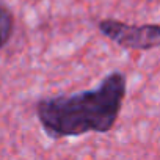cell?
<instances>
[{
    "label": "cell",
    "mask_w": 160,
    "mask_h": 160,
    "mask_svg": "<svg viewBox=\"0 0 160 160\" xmlns=\"http://www.w3.org/2000/svg\"><path fill=\"white\" fill-rule=\"evenodd\" d=\"M126 91V75L113 71L93 90L39 99L36 116L46 135L53 140L90 132L105 133L119 118Z\"/></svg>",
    "instance_id": "cell-1"
},
{
    "label": "cell",
    "mask_w": 160,
    "mask_h": 160,
    "mask_svg": "<svg viewBox=\"0 0 160 160\" xmlns=\"http://www.w3.org/2000/svg\"><path fill=\"white\" fill-rule=\"evenodd\" d=\"M99 32L127 50H151L160 47V24L132 25L118 19H101Z\"/></svg>",
    "instance_id": "cell-2"
},
{
    "label": "cell",
    "mask_w": 160,
    "mask_h": 160,
    "mask_svg": "<svg viewBox=\"0 0 160 160\" xmlns=\"http://www.w3.org/2000/svg\"><path fill=\"white\" fill-rule=\"evenodd\" d=\"M14 33V16L8 7L0 3V49H3Z\"/></svg>",
    "instance_id": "cell-3"
}]
</instances>
